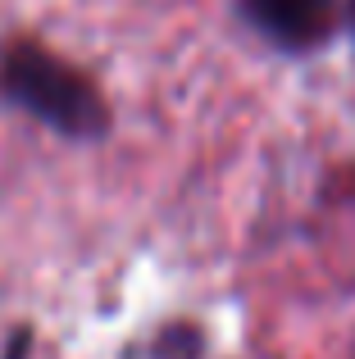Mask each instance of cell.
<instances>
[{"instance_id": "1", "label": "cell", "mask_w": 355, "mask_h": 359, "mask_svg": "<svg viewBox=\"0 0 355 359\" xmlns=\"http://www.w3.org/2000/svg\"><path fill=\"white\" fill-rule=\"evenodd\" d=\"M0 87L14 105H23L27 114H36L46 128L64 132V137L91 141L105 132V100L96 96L87 78L78 69L60 60V55L41 50L32 41H18L0 60Z\"/></svg>"}, {"instance_id": "2", "label": "cell", "mask_w": 355, "mask_h": 359, "mask_svg": "<svg viewBox=\"0 0 355 359\" xmlns=\"http://www.w3.org/2000/svg\"><path fill=\"white\" fill-rule=\"evenodd\" d=\"M250 14L274 41L314 46L333 27V0H250Z\"/></svg>"}]
</instances>
